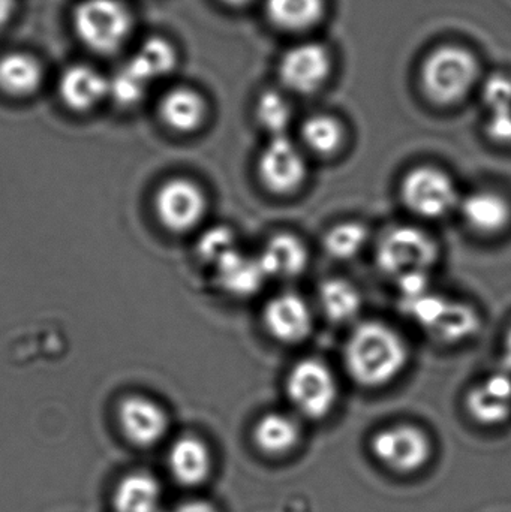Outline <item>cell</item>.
Wrapping results in <instances>:
<instances>
[{
	"label": "cell",
	"instance_id": "1",
	"mask_svg": "<svg viewBox=\"0 0 511 512\" xmlns=\"http://www.w3.org/2000/svg\"><path fill=\"white\" fill-rule=\"evenodd\" d=\"M344 366L363 388L386 387L407 369L410 349L402 334L380 321L357 325L344 346Z\"/></svg>",
	"mask_w": 511,
	"mask_h": 512
},
{
	"label": "cell",
	"instance_id": "2",
	"mask_svg": "<svg viewBox=\"0 0 511 512\" xmlns=\"http://www.w3.org/2000/svg\"><path fill=\"white\" fill-rule=\"evenodd\" d=\"M402 309L426 334L444 343L461 345L479 334L482 316L479 310L461 300L428 289L423 294L401 300Z\"/></svg>",
	"mask_w": 511,
	"mask_h": 512
},
{
	"label": "cell",
	"instance_id": "3",
	"mask_svg": "<svg viewBox=\"0 0 511 512\" xmlns=\"http://www.w3.org/2000/svg\"><path fill=\"white\" fill-rule=\"evenodd\" d=\"M479 72V62L470 50L459 45H441L423 60L420 83L429 101L452 107L470 95Z\"/></svg>",
	"mask_w": 511,
	"mask_h": 512
},
{
	"label": "cell",
	"instance_id": "4",
	"mask_svg": "<svg viewBox=\"0 0 511 512\" xmlns=\"http://www.w3.org/2000/svg\"><path fill=\"white\" fill-rule=\"evenodd\" d=\"M134 26V14L125 0H81L72 11L78 41L101 56L122 50Z\"/></svg>",
	"mask_w": 511,
	"mask_h": 512
},
{
	"label": "cell",
	"instance_id": "5",
	"mask_svg": "<svg viewBox=\"0 0 511 512\" xmlns=\"http://www.w3.org/2000/svg\"><path fill=\"white\" fill-rule=\"evenodd\" d=\"M440 261L437 240L414 225H395L384 231L375 248V262L380 271L399 280L411 274H431Z\"/></svg>",
	"mask_w": 511,
	"mask_h": 512
},
{
	"label": "cell",
	"instance_id": "6",
	"mask_svg": "<svg viewBox=\"0 0 511 512\" xmlns=\"http://www.w3.org/2000/svg\"><path fill=\"white\" fill-rule=\"evenodd\" d=\"M399 197L411 215L437 221L458 210L462 195L449 173L432 165H419L402 177Z\"/></svg>",
	"mask_w": 511,
	"mask_h": 512
},
{
	"label": "cell",
	"instance_id": "7",
	"mask_svg": "<svg viewBox=\"0 0 511 512\" xmlns=\"http://www.w3.org/2000/svg\"><path fill=\"white\" fill-rule=\"evenodd\" d=\"M285 394L299 417L320 421L329 417L339 399L338 381L323 361H297L285 379Z\"/></svg>",
	"mask_w": 511,
	"mask_h": 512
},
{
	"label": "cell",
	"instance_id": "8",
	"mask_svg": "<svg viewBox=\"0 0 511 512\" xmlns=\"http://www.w3.org/2000/svg\"><path fill=\"white\" fill-rule=\"evenodd\" d=\"M371 453L384 468L408 475L428 465L434 448L425 430L414 424H395L375 433Z\"/></svg>",
	"mask_w": 511,
	"mask_h": 512
},
{
	"label": "cell",
	"instance_id": "9",
	"mask_svg": "<svg viewBox=\"0 0 511 512\" xmlns=\"http://www.w3.org/2000/svg\"><path fill=\"white\" fill-rule=\"evenodd\" d=\"M207 195L194 180L173 177L159 186L153 200L156 219L168 233H191L207 215Z\"/></svg>",
	"mask_w": 511,
	"mask_h": 512
},
{
	"label": "cell",
	"instance_id": "10",
	"mask_svg": "<svg viewBox=\"0 0 511 512\" xmlns=\"http://www.w3.org/2000/svg\"><path fill=\"white\" fill-rule=\"evenodd\" d=\"M257 176L270 194L278 197L294 194L308 177L305 153L288 135L270 138L258 156Z\"/></svg>",
	"mask_w": 511,
	"mask_h": 512
},
{
	"label": "cell",
	"instance_id": "11",
	"mask_svg": "<svg viewBox=\"0 0 511 512\" xmlns=\"http://www.w3.org/2000/svg\"><path fill=\"white\" fill-rule=\"evenodd\" d=\"M332 71L329 51L318 42H300L285 51L279 62V80L288 92L311 95L326 83Z\"/></svg>",
	"mask_w": 511,
	"mask_h": 512
},
{
	"label": "cell",
	"instance_id": "12",
	"mask_svg": "<svg viewBox=\"0 0 511 512\" xmlns=\"http://www.w3.org/2000/svg\"><path fill=\"white\" fill-rule=\"evenodd\" d=\"M264 330L276 342L299 345L311 336L314 316L308 301L296 292H281L263 309Z\"/></svg>",
	"mask_w": 511,
	"mask_h": 512
},
{
	"label": "cell",
	"instance_id": "13",
	"mask_svg": "<svg viewBox=\"0 0 511 512\" xmlns=\"http://www.w3.org/2000/svg\"><path fill=\"white\" fill-rule=\"evenodd\" d=\"M117 420L123 436L138 448L155 447L170 430L167 411L156 400L140 394L120 402Z\"/></svg>",
	"mask_w": 511,
	"mask_h": 512
},
{
	"label": "cell",
	"instance_id": "14",
	"mask_svg": "<svg viewBox=\"0 0 511 512\" xmlns=\"http://www.w3.org/2000/svg\"><path fill=\"white\" fill-rule=\"evenodd\" d=\"M471 420L485 427L501 426L511 417V376L494 373L477 382L465 397Z\"/></svg>",
	"mask_w": 511,
	"mask_h": 512
},
{
	"label": "cell",
	"instance_id": "15",
	"mask_svg": "<svg viewBox=\"0 0 511 512\" xmlns=\"http://www.w3.org/2000/svg\"><path fill=\"white\" fill-rule=\"evenodd\" d=\"M459 215L468 230L483 237L498 236L511 224V203L500 192L479 189L461 197Z\"/></svg>",
	"mask_w": 511,
	"mask_h": 512
},
{
	"label": "cell",
	"instance_id": "16",
	"mask_svg": "<svg viewBox=\"0 0 511 512\" xmlns=\"http://www.w3.org/2000/svg\"><path fill=\"white\" fill-rule=\"evenodd\" d=\"M57 93L68 110L87 113L108 98V78L87 63H74L60 75Z\"/></svg>",
	"mask_w": 511,
	"mask_h": 512
},
{
	"label": "cell",
	"instance_id": "17",
	"mask_svg": "<svg viewBox=\"0 0 511 512\" xmlns=\"http://www.w3.org/2000/svg\"><path fill=\"white\" fill-rule=\"evenodd\" d=\"M215 282L221 291L234 298H249L263 289L269 277L264 273L258 256L237 249L213 267Z\"/></svg>",
	"mask_w": 511,
	"mask_h": 512
},
{
	"label": "cell",
	"instance_id": "18",
	"mask_svg": "<svg viewBox=\"0 0 511 512\" xmlns=\"http://www.w3.org/2000/svg\"><path fill=\"white\" fill-rule=\"evenodd\" d=\"M168 471L177 484L198 487L209 480L213 459L210 448L197 436H182L168 451Z\"/></svg>",
	"mask_w": 511,
	"mask_h": 512
},
{
	"label": "cell",
	"instance_id": "19",
	"mask_svg": "<svg viewBox=\"0 0 511 512\" xmlns=\"http://www.w3.org/2000/svg\"><path fill=\"white\" fill-rule=\"evenodd\" d=\"M159 117L168 129L177 134H194L206 122V99L194 87H173L159 102Z\"/></svg>",
	"mask_w": 511,
	"mask_h": 512
},
{
	"label": "cell",
	"instance_id": "20",
	"mask_svg": "<svg viewBox=\"0 0 511 512\" xmlns=\"http://www.w3.org/2000/svg\"><path fill=\"white\" fill-rule=\"evenodd\" d=\"M267 277L294 279L305 273L309 252L300 237L293 233H276L257 255Z\"/></svg>",
	"mask_w": 511,
	"mask_h": 512
},
{
	"label": "cell",
	"instance_id": "21",
	"mask_svg": "<svg viewBox=\"0 0 511 512\" xmlns=\"http://www.w3.org/2000/svg\"><path fill=\"white\" fill-rule=\"evenodd\" d=\"M44 81V68L38 57L27 51H9L0 56V92L11 98L35 95Z\"/></svg>",
	"mask_w": 511,
	"mask_h": 512
},
{
	"label": "cell",
	"instance_id": "22",
	"mask_svg": "<svg viewBox=\"0 0 511 512\" xmlns=\"http://www.w3.org/2000/svg\"><path fill=\"white\" fill-rule=\"evenodd\" d=\"M177 60L179 54L173 42L162 36H150L123 66L135 78L152 86L155 81L168 77L176 69Z\"/></svg>",
	"mask_w": 511,
	"mask_h": 512
},
{
	"label": "cell",
	"instance_id": "23",
	"mask_svg": "<svg viewBox=\"0 0 511 512\" xmlns=\"http://www.w3.org/2000/svg\"><path fill=\"white\" fill-rule=\"evenodd\" d=\"M302 439V429L296 418L284 412H267L258 418L252 430L255 447L270 457L290 454Z\"/></svg>",
	"mask_w": 511,
	"mask_h": 512
},
{
	"label": "cell",
	"instance_id": "24",
	"mask_svg": "<svg viewBox=\"0 0 511 512\" xmlns=\"http://www.w3.org/2000/svg\"><path fill=\"white\" fill-rule=\"evenodd\" d=\"M321 312L333 324L353 322L362 310V294L350 280L330 277L318 288Z\"/></svg>",
	"mask_w": 511,
	"mask_h": 512
},
{
	"label": "cell",
	"instance_id": "25",
	"mask_svg": "<svg viewBox=\"0 0 511 512\" xmlns=\"http://www.w3.org/2000/svg\"><path fill=\"white\" fill-rule=\"evenodd\" d=\"M267 18L273 26L285 32H306L323 20L324 0H266Z\"/></svg>",
	"mask_w": 511,
	"mask_h": 512
},
{
	"label": "cell",
	"instance_id": "26",
	"mask_svg": "<svg viewBox=\"0 0 511 512\" xmlns=\"http://www.w3.org/2000/svg\"><path fill=\"white\" fill-rule=\"evenodd\" d=\"M113 507L116 512H161V486L152 475H128L114 490Z\"/></svg>",
	"mask_w": 511,
	"mask_h": 512
},
{
	"label": "cell",
	"instance_id": "27",
	"mask_svg": "<svg viewBox=\"0 0 511 512\" xmlns=\"http://www.w3.org/2000/svg\"><path fill=\"white\" fill-rule=\"evenodd\" d=\"M300 138L309 152L330 158L344 146L345 128L332 114H312L300 126Z\"/></svg>",
	"mask_w": 511,
	"mask_h": 512
},
{
	"label": "cell",
	"instance_id": "28",
	"mask_svg": "<svg viewBox=\"0 0 511 512\" xmlns=\"http://www.w3.org/2000/svg\"><path fill=\"white\" fill-rule=\"evenodd\" d=\"M369 231L362 222L342 221L324 234L323 248L336 261H350L368 245Z\"/></svg>",
	"mask_w": 511,
	"mask_h": 512
},
{
	"label": "cell",
	"instance_id": "29",
	"mask_svg": "<svg viewBox=\"0 0 511 512\" xmlns=\"http://www.w3.org/2000/svg\"><path fill=\"white\" fill-rule=\"evenodd\" d=\"M293 105L284 93L267 90L255 104V119L270 138L285 137L293 123Z\"/></svg>",
	"mask_w": 511,
	"mask_h": 512
},
{
	"label": "cell",
	"instance_id": "30",
	"mask_svg": "<svg viewBox=\"0 0 511 512\" xmlns=\"http://www.w3.org/2000/svg\"><path fill=\"white\" fill-rule=\"evenodd\" d=\"M237 239L233 230L224 225L209 228L198 237L195 252L204 264L215 267L219 261L237 251Z\"/></svg>",
	"mask_w": 511,
	"mask_h": 512
},
{
	"label": "cell",
	"instance_id": "31",
	"mask_svg": "<svg viewBox=\"0 0 511 512\" xmlns=\"http://www.w3.org/2000/svg\"><path fill=\"white\" fill-rule=\"evenodd\" d=\"M482 98L489 113L511 110V78L503 74L491 75L483 83Z\"/></svg>",
	"mask_w": 511,
	"mask_h": 512
},
{
	"label": "cell",
	"instance_id": "32",
	"mask_svg": "<svg viewBox=\"0 0 511 512\" xmlns=\"http://www.w3.org/2000/svg\"><path fill=\"white\" fill-rule=\"evenodd\" d=\"M486 134L495 143L511 144V110L489 113Z\"/></svg>",
	"mask_w": 511,
	"mask_h": 512
},
{
	"label": "cell",
	"instance_id": "33",
	"mask_svg": "<svg viewBox=\"0 0 511 512\" xmlns=\"http://www.w3.org/2000/svg\"><path fill=\"white\" fill-rule=\"evenodd\" d=\"M162 512H218L212 504L204 501H189Z\"/></svg>",
	"mask_w": 511,
	"mask_h": 512
},
{
	"label": "cell",
	"instance_id": "34",
	"mask_svg": "<svg viewBox=\"0 0 511 512\" xmlns=\"http://www.w3.org/2000/svg\"><path fill=\"white\" fill-rule=\"evenodd\" d=\"M15 11V0H0V32L11 23Z\"/></svg>",
	"mask_w": 511,
	"mask_h": 512
},
{
	"label": "cell",
	"instance_id": "35",
	"mask_svg": "<svg viewBox=\"0 0 511 512\" xmlns=\"http://www.w3.org/2000/svg\"><path fill=\"white\" fill-rule=\"evenodd\" d=\"M503 364L506 370H511V327L504 339Z\"/></svg>",
	"mask_w": 511,
	"mask_h": 512
},
{
	"label": "cell",
	"instance_id": "36",
	"mask_svg": "<svg viewBox=\"0 0 511 512\" xmlns=\"http://www.w3.org/2000/svg\"><path fill=\"white\" fill-rule=\"evenodd\" d=\"M224 5L231 6V8H243V6L249 5L252 0H221Z\"/></svg>",
	"mask_w": 511,
	"mask_h": 512
}]
</instances>
